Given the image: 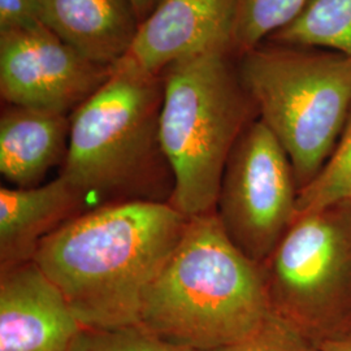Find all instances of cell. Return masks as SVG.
Listing matches in <instances>:
<instances>
[{
    "label": "cell",
    "instance_id": "21",
    "mask_svg": "<svg viewBox=\"0 0 351 351\" xmlns=\"http://www.w3.org/2000/svg\"><path fill=\"white\" fill-rule=\"evenodd\" d=\"M129 1L132 3L133 10L138 19L139 24H141L150 16V13L158 7V4L162 0H129Z\"/></svg>",
    "mask_w": 351,
    "mask_h": 351
},
{
    "label": "cell",
    "instance_id": "9",
    "mask_svg": "<svg viewBox=\"0 0 351 351\" xmlns=\"http://www.w3.org/2000/svg\"><path fill=\"white\" fill-rule=\"evenodd\" d=\"M234 0H162L138 26L125 56L113 65L162 75L172 64L229 52Z\"/></svg>",
    "mask_w": 351,
    "mask_h": 351
},
{
    "label": "cell",
    "instance_id": "12",
    "mask_svg": "<svg viewBox=\"0 0 351 351\" xmlns=\"http://www.w3.org/2000/svg\"><path fill=\"white\" fill-rule=\"evenodd\" d=\"M42 24L94 63L120 62L139 21L129 0H38Z\"/></svg>",
    "mask_w": 351,
    "mask_h": 351
},
{
    "label": "cell",
    "instance_id": "1",
    "mask_svg": "<svg viewBox=\"0 0 351 351\" xmlns=\"http://www.w3.org/2000/svg\"><path fill=\"white\" fill-rule=\"evenodd\" d=\"M188 221L168 202L104 204L43 239L33 261L82 328L139 326L143 298Z\"/></svg>",
    "mask_w": 351,
    "mask_h": 351
},
{
    "label": "cell",
    "instance_id": "5",
    "mask_svg": "<svg viewBox=\"0 0 351 351\" xmlns=\"http://www.w3.org/2000/svg\"><path fill=\"white\" fill-rule=\"evenodd\" d=\"M237 68L258 119L287 151L301 191L324 169L350 120V59L264 42L239 56Z\"/></svg>",
    "mask_w": 351,
    "mask_h": 351
},
{
    "label": "cell",
    "instance_id": "19",
    "mask_svg": "<svg viewBox=\"0 0 351 351\" xmlns=\"http://www.w3.org/2000/svg\"><path fill=\"white\" fill-rule=\"evenodd\" d=\"M42 25L38 0H0V33Z\"/></svg>",
    "mask_w": 351,
    "mask_h": 351
},
{
    "label": "cell",
    "instance_id": "18",
    "mask_svg": "<svg viewBox=\"0 0 351 351\" xmlns=\"http://www.w3.org/2000/svg\"><path fill=\"white\" fill-rule=\"evenodd\" d=\"M213 351H317L316 345L274 314L247 337Z\"/></svg>",
    "mask_w": 351,
    "mask_h": 351
},
{
    "label": "cell",
    "instance_id": "4",
    "mask_svg": "<svg viewBox=\"0 0 351 351\" xmlns=\"http://www.w3.org/2000/svg\"><path fill=\"white\" fill-rule=\"evenodd\" d=\"M160 141L175 189L171 204L186 217L213 213L230 152L258 119L237 59L210 52L163 73Z\"/></svg>",
    "mask_w": 351,
    "mask_h": 351
},
{
    "label": "cell",
    "instance_id": "11",
    "mask_svg": "<svg viewBox=\"0 0 351 351\" xmlns=\"http://www.w3.org/2000/svg\"><path fill=\"white\" fill-rule=\"evenodd\" d=\"M63 176L34 188H0V271L33 261L39 243L85 213Z\"/></svg>",
    "mask_w": 351,
    "mask_h": 351
},
{
    "label": "cell",
    "instance_id": "10",
    "mask_svg": "<svg viewBox=\"0 0 351 351\" xmlns=\"http://www.w3.org/2000/svg\"><path fill=\"white\" fill-rule=\"evenodd\" d=\"M81 329L34 261L0 271V351H69Z\"/></svg>",
    "mask_w": 351,
    "mask_h": 351
},
{
    "label": "cell",
    "instance_id": "15",
    "mask_svg": "<svg viewBox=\"0 0 351 351\" xmlns=\"http://www.w3.org/2000/svg\"><path fill=\"white\" fill-rule=\"evenodd\" d=\"M310 0H234L230 51L239 56L290 24Z\"/></svg>",
    "mask_w": 351,
    "mask_h": 351
},
{
    "label": "cell",
    "instance_id": "17",
    "mask_svg": "<svg viewBox=\"0 0 351 351\" xmlns=\"http://www.w3.org/2000/svg\"><path fill=\"white\" fill-rule=\"evenodd\" d=\"M69 351H194L160 339L142 326L117 329H85Z\"/></svg>",
    "mask_w": 351,
    "mask_h": 351
},
{
    "label": "cell",
    "instance_id": "16",
    "mask_svg": "<svg viewBox=\"0 0 351 351\" xmlns=\"http://www.w3.org/2000/svg\"><path fill=\"white\" fill-rule=\"evenodd\" d=\"M351 197V116L339 145L324 169L298 195V213Z\"/></svg>",
    "mask_w": 351,
    "mask_h": 351
},
{
    "label": "cell",
    "instance_id": "20",
    "mask_svg": "<svg viewBox=\"0 0 351 351\" xmlns=\"http://www.w3.org/2000/svg\"><path fill=\"white\" fill-rule=\"evenodd\" d=\"M317 351H351V326L339 336L316 345Z\"/></svg>",
    "mask_w": 351,
    "mask_h": 351
},
{
    "label": "cell",
    "instance_id": "14",
    "mask_svg": "<svg viewBox=\"0 0 351 351\" xmlns=\"http://www.w3.org/2000/svg\"><path fill=\"white\" fill-rule=\"evenodd\" d=\"M267 42L332 51L351 60V0H310Z\"/></svg>",
    "mask_w": 351,
    "mask_h": 351
},
{
    "label": "cell",
    "instance_id": "6",
    "mask_svg": "<svg viewBox=\"0 0 351 351\" xmlns=\"http://www.w3.org/2000/svg\"><path fill=\"white\" fill-rule=\"evenodd\" d=\"M271 314L319 345L351 326V199L298 213L262 265Z\"/></svg>",
    "mask_w": 351,
    "mask_h": 351
},
{
    "label": "cell",
    "instance_id": "13",
    "mask_svg": "<svg viewBox=\"0 0 351 351\" xmlns=\"http://www.w3.org/2000/svg\"><path fill=\"white\" fill-rule=\"evenodd\" d=\"M71 116L4 104L0 114V173L16 188L39 186L68 152Z\"/></svg>",
    "mask_w": 351,
    "mask_h": 351
},
{
    "label": "cell",
    "instance_id": "3",
    "mask_svg": "<svg viewBox=\"0 0 351 351\" xmlns=\"http://www.w3.org/2000/svg\"><path fill=\"white\" fill-rule=\"evenodd\" d=\"M162 103V75L112 68L71 114L60 176L85 203L171 202L175 180L160 141Z\"/></svg>",
    "mask_w": 351,
    "mask_h": 351
},
{
    "label": "cell",
    "instance_id": "22",
    "mask_svg": "<svg viewBox=\"0 0 351 351\" xmlns=\"http://www.w3.org/2000/svg\"><path fill=\"white\" fill-rule=\"evenodd\" d=\"M350 199H351V197H350Z\"/></svg>",
    "mask_w": 351,
    "mask_h": 351
},
{
    "label": "cell",
    "instance_id": "7",
    "mask_svg": "<svg viewBox=\"0 0 351 351\" xmlns=\"http://www.w3.org/2000/svg\"><path fill=\"white\" fill-rule=\"evenodd\" d=\"M298 195L287 151L254 120L228 158L215 207L228 239L262 265L297 217Z\"/></svg>",
    "mask_w": 351,
    "mask_h": 351
},
{
    "label": "cell",
    "instance_id": "8",
    "mask_svg": "<svg viewBox=\"0 0 351 351\" xmlns=\"http://www.w3.org/2000/svg\"><path fill=\"white\" fill-rule=\"evenodd\" d=\"M111 73V66L88 60L43 24L0 33L4 104L71 116Z\"/></svg>",
    "mask_w": 351,
    "mask_h": 351
},
{
    "label": "cell",
    "instance_id": "2",
    "mask_svg": "<svg viewBox=\"0 0 351 351\" xmlns=\"http://www.w3.org/2000/svg\"><path fill=\"white\" fill-rule=\"evenodd\" d=\"M271 315L259 264L239 251L215 211L189 217L147 290L139 326L194 351L247 337Z\"/></svg>",
    "mask_w": 351,
    "mask_h": 351
}]
</instances>
